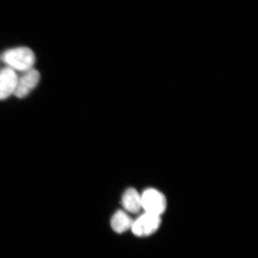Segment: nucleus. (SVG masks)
I'll use <instances>...</instances> for the list:
<instances>
[{
  "instance_id": "obj_1",
  "label": "nucleus",
  "mask_w": 258,
  "mask_h": 258,
  "mask_svg": "<svg viewBox=\"0 0 258 258\" xmlns=\"http://www.w3.org/2000/svg\"><path fill=\"white\" fill-rule=\"evenodd\" d=\"M1 59L8 67L16 72L25 73L34 69L35 56L31 48L18 47L5 51Z\"/></svg>"
},
{
  "instance_id": "obj_2",
  "label": "nucleus",
  "mask_w": 258,
  "mask_h": 258,
  "mask_svg": "<svg viewBox=\"0 0 258 258\" xmlns=\"http://www.w3.org/2000/svg\"><path fill=\"white\" fill-rule=\"evenodd\" d=\"M141 202L145 212L159 216L165 212L167 207L165 196L154 188L145 190L141 195Z\"/></svg>"
},
{
  "instance_id": "obj_3",
  "label": "nucleus",
  "mask_w": 258,
  "mask_h": 258,
  "mask_svg": "<svg viewBox=\"0 0 258 258\" xmlns=\"http://www.w3.org/2000/svg\"><path fill=\"white\" fill-rule=\"evenodd\" d=\"M160 216L145 212L136 221H134L131 230L133 233L140 237L150 236L156 233L161 225Z\"/></svg>"
},
{
  "instance_id": "obj_4",
  "label": "nucleus",
  "mask_w": 258,
  "mask_h": 258,
  "mask_svg": "<svg viewBox=\"0 0 258 258\" xmlns=\"http://www.w3.org/2000/svg\"><path fill=\"white\" fill-rule=\"evenodd\" d=\"M40 80V74L37 70L27 71L18 77L17 86L14 95L18 98H24L36 88Z\"/></svg>"
},
{
  "instance_id": "obj_5",
  "label": "nucleus",
  "mask_w": 258,
  "mask_h": 258,
  "mask_svg": "<svg viewBox=\"0 0 258 258\" xmlns=\"http://www.w3.org/2000/svg\"><path fill=\"white\" fill-rule=\"evenodd\" d=\"M18 80V74L14 70L6 67L0 70V100L14 95Z\"/></svg>"
},
{
  "instance_id": "obj_6",
  "label": "nucleus",
  "mask_w": 258,
  "mask_h": 258,
  "mask_svg": "<svg viewBox=\"0 0 258 258\" xmlns=\"http://www.w3.org/2000/svg\"><path fill=\"white\" fill-rule=\"evenodd\" d=\"M122 204L125 211L137 214L142 209L141 196L135 188H128L122 196Z\"/></svg>"
},
{
  "instance_id": "obj_7",
  "label": "nucleus",
  "mask_w": 258,
  "mask_h": 258,
  "mask_svg": "<svg viewBox=\"0 0 258 258\" xmlns=\"http://www.w3.org/2000/svg\"><path fill=\"white\" fill-rule=\"evenodd\" d=\"M134 221L129 216L122 211H118L113 215L111 221L112 230L115 233L121 234L131 229Z\"/></svg>"
},
{
  "instance_id": "obj_8",
  "label": "nucleus",
  "mask_w": 258,
  "mask_h": 258,
  "mask_svg": "<svg viewBox=\"0 0 258 258\" xmlns=\"http://www.w3.org/2000/svg\"><path fill=\"white\" fill-rule=\"evenodd\" d=\"M0 60H1V57H0Z\"/></svg>"
}]
</instances>
